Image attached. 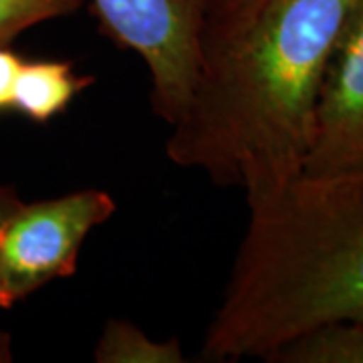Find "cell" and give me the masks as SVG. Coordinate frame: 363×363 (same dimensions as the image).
I'll return each mask as SVG.
<instances>
[{
    "mask_svg": "<svg viewBox=\"0 0 363 363\" xmlns=\"http://www.w3.org/2000/svg\"><path fill=\"white\" fill-rule=\"evenodd\" d=\"M357 0H267L233 37L202 47L166 154L245 192L303 172L327 61Z\"/></svg>",
    "mask_w": 363,
    "mask_h": 363,
    "instance_id": "obj_1",
    "label": "cell"
},
{
    "mask_svg": "<svg viewBox=\"0 0 363 363\" xmlns=\"http://www.w3.org/2000/svg\"><path fill=\"white\" fill-rule=\"evenodd\" d=\"M248 222L208 325V359L264 357L325 321L363 323V168L247 192Z\"/></svg>",
    "mask_w": 363,
    "mask_h": 363,
    "instance_id": "obj_2",
    "label": "cell"
},
{
    "mask_svg": "<svg viewBox=\"0 0 363 363\" xmlns=\"http://www.w3.org/2000/svg\"><path fill=\"white\" fill-rule=\"evenodd\" d=\"M99 30L135 52L152 83V107L172 125L190 99L202 63L210 0H85Z\"/></svg>",
    "mask_w": 363,
    "mask_h": 363,
    "instance_id": "obj_3",
    "label": "cell"
},
{
    "mask_svg": "<svg viewBox=\"0 0 363 363\" xmlns=\"http://www.w3.org/2000/svg\"><path fill=\"white\" fill-rule=\"evenodd\" d=\"M109 192L87 188L21 204L0 230V309L77 271L79 250L93 228L116 214Z\"/></svg>",
    "mask_w": 363,
    "mask_h": 363,
    "instance_id": "obj_4",
    "label": "cell"
},
{
    "mask_svg": "<svg viewBox=\"0 0 363 363\" xmlns=\"http://www.w3.org/2000/svg\"><path fill=\"white\" fill-rule=\"evenodd\" d=\"M363 168V0H357L327 61L303 174Z\"/></svg>",
    "mask_w": 363,
    "mask_h": 363,
    "instance_id": "obj_5",
    "label": "cell"
},
{
    "mask_svg": "<svg viewBox=\"0 0 363 363\" xmlns=\"http://www.w3.org/2000/svg\"><path fill=\"white\" fill-rule=\"evenodd\" d=\"M93 83L95 77L75 73L71 61H23L14 87L13 113L26 117L33 123H49L65 113L79 93Z\"/></svg>",
    "mask_w": 363,
    "mask_h": 363,
    "instance_id": "obj_6",
    "label": "cell"
},
{
    "mask_svg": "<svg viewBox=\"0 0 363 363\" xmlns=\"http://www.w3.org/2000/svg\"><path fill=\"white\" fill-rule=\"evenodd\" d=\"M271 363H363V323L337 319L309 327L262 357Z\"/></svg>",
    "mask_w": 363,
    "mask_h": 363,
    "instance_id": "obj_7",
    "label": "cell"
},
{
    "mask_svg": "<svg viewBox=\"0 0 363 363\" xmlns=\"http://www.w3.org/2000/svg\"><path fill=\"white\" fill-rule=\"evenodd\" d=\"M97 363H184L180 339H152L138 325L111 319L93 350Z\"/></svg>",
    "mask_w": 363,
    "mask_h": 363,
    "instance_id": "obj_8",
    "label": "cell"
},
{
    "mask_svg": "<svg viewBox=\"0 0 363 363\" xmlns=\"http://www.w3.org/2000/svg\"><path fill=\"white\" fill-rule=\"evenodd\" d=\"M85 0H0V47H11L33 26L75 14Z\"/></svg>",
    "mask_w": 363,
    "mask_h": 363,
    "instance_id": "obj_9",
    "label": "cell"
},
{
    "mask_svg": "<svg viewBox=\"0 0 363 363\" xmlns=\"http://www.w3.org/2000/svg\"><path fill=\"white\" fill-rule=\"evenodd\" d=\"M267 0H210L202 47L233 37L257 16Z\"/></svg>",
    "mask_w": 363,
    "mask_h": 363,
    "instance_id": "obj_10",
    "label": "cell"
},
{
    "mask_svg": "<svg viewBox=\"0 0 363 363\" xmlns=\"http://www.w3.org/2000/svg\"><path fill=\"white\" fill-rule=\"evenodd\" d=\"M23 61L25 59L11 47H0V116L13 113L14 87Z\"/></svg>",
    "mask_w": 363,
    "mask_h": 363,
    "instance_id": "obj_11",
    "label": "cell"
},
{
    "mask_svg": "<svg viewBox=\"0 0 363 363\" xmlns=\"http://www.w3.org/2000/svg\"><path fill=\"white\" fill-rule=\"evenodd\" d=\"M21 204H23V200H21L18 192H16V188L14 186H2L0 184V230L4 226V222L11 218V214Z\"/></svg>",
    "mask_w": 363,
    "mask_h": 363,
    "instance_id": "obj_12",
    "label": "cell"
},
{
    "mask_svg": "<svg viewBox=\"0 0 363 363\" xmlns=\"http://www.w3.org/2000/svg\"><path fill=\"white\" fill-rule=\"evenodd\" d=\"M13 362V341L11 335L0 331V363Z\"/></svg>",
    "mask_w": 363,
    "mask_h": 363,
    "instance_id": "obj_13",
    "label": "cell"
}]
</instances>
